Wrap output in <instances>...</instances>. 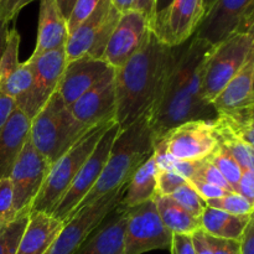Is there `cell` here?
I'll return each instance as SVG.
<instances>
[{"label": "cell", "instance_id": "17", "mask_svg": "<svg viewBox=\"0 0 254 254\" xmlns=\"http://www.w3.org/2000/svg\"><path fill=\"white\" fill-rule=\"evenodd\" d=\"M254 0H217L206 12L195 35L212 46L221 44L238 30Z\"/></svg>", "mask_w": 254, "mask_h": 254}, {"label": "cell", "instance_id": "28", "mask_svg": "<svg viewBox=\"0 0 254 254\" xmlns=\"http://www.w3.org/2000/svg\"><path fill=\"white\" fill-rule=\"evenodd\" d=\"M34 78V64L31 60L20 62L16 71L0 86V91L12 99H17L27 92Z\"/></svg>", "mask_w": 254, "mask_h": 254}, {"label": "cell", "instance_id": "49", "mask_svg": "<svg viewBox=\"0 0 254 254\" xmlns=\"http://www.w3.org/2000/svg\"><path fill=\"white\" fill-rule=\"evenodd\" d=\"M111 2L121 14H124V12L130 11V10L134 9L135 0H111Z\"/></svg>", "mask_w": 254, "mask_h": 254}, {"label": "cell", "instance_id": "32", "mask_svg": "<svg viewBox=\"0 0 254 254\" xmlns=\"http://www.w3.org/2000/svg\"><path fill=\"white\" fill-rule=\"evenodd\" d=\"M206 205L208 207L225 211V212L232 213V215H252L254 212L252 203L237 192H228L222 197L207 200Z\"/></svg>", "mask_w": 254, "mask_h": 254}, {"label": "cell", "instance_id": "31", "mask_svg": "<svg viewBox=\"0 0 254 254\" xmlns=\"http://www.w3.org/2000/svg\"><path fill=\"white\" fill-rule=\"evenodd\" d=\"M20 34L17 30L10 29L7 34L6 46L0 59V86L14 73L19 67Z\"/></svg>", "mask_w": 254, "mask_h": 254}, {"label": "cell", "instance_id": "20", "mask_svg": "<svg viewBox=\"0 0 254 254\" xmlns=\"http://www.w3.org/2000/svg\"><path fill=\"white\" fill-rule=\"evenodd\" d=\"M72 254H122L127 213L116 207Z\"/></svg>", "mask_w": 254, "mask_h": 254}, {"label": "cell", "instance_id": "43", "mask_svg": "<svg viewBox=\"0 0 254 254\" xmlns=\"http://www.w3.org/2000/svg\"><path fill=\"white\" fill-rule=\"evenodd\" d=\"M237 193H241L247 198L254 207V169L253 170H243L242 178L238 184Z\"/></svg>", "mask_w": 254, "mask_h": 254}, {"label": "cell", "instance_id": "21", "mask_svg": "<svg viewBox=\"0 0 254 254\" xmlns=\"http://www.w3.org/2000/svg\"><path fill=\"white\" fill-rule=\"evenodd\" d=\"M64 223L51 213L30 212L29 222L20 240L16 254H45L50 250Z\"/></svg>", "mask_w": 254, "mask_h": 254}, {"label": "cell", "instance_id": "22", "mask_svg": "<svg viewBox=\"0 0 254 254\" xmlns=\"http://www.w3.org/2000/svg\"><path fill=\"white\" fill-rule=\"evenodd\" d=\"M253 82L254 46L242 68L212 102V107L217 116L233 113L254 103Z\"/></svg>", "mask_w": 254, "mask_h": 254}, {"label": "cell", "instance_id": "51", "mask_svg": "<svg viewBox=\"0 0 254 254\" xmlns=\"http://www.w3.org/2000/svg\"><path fill=\"white\" fill-rule=\"evenodd\" d=\"M253 20H254V1L252 2V5L248 7L247 11H246L245 16H243V19H242V21H241L240 26H238L237 31H243V30H245L246 27H247L248 25L253 21Z\"/></svg>", "mask_w": 254, "mask_h": 254}, {"label": "cell", "instance_id": "39", "mask_svg": "<svg viewBox=\"0 0 254 254\" xmlns=\"http://www.w3.org/2000/svg\"><path fill=\"white\" fill-rule=\"evenodd\" d=\"M206 242L212 254H241V242L235 240H223L205 233Z\"/></svg>", "mask_w": 254, "mask_h": 254}, {"label": "cell", "instance_id": "26", "mask_svg": "<svg viewBox=\"0 0 254 254\" xmlns=\"http://www.w3.org/2000/svg\"><path fill=\"white\" fill-rule=\"evenodd\" d=\"M164 226L173 235H190L201 230V220L193 217L181 207L171 196L156 195L154 197Z\"/></svg>", "mask_w": 254, "mask_h": 254}, {"label": "cell", "instance_id": "34", "mask_svg": "<svg viewBox=\"0 0 254 254\" xmlns=\"http://www.w3.org/2000/svg\"><path fill=\"white\" fill-rule=\"evenodd\" d=\"M190 179H196V180L205 181V183L212 184V185L220 186V188L225 189V190L231 191V192H235L232 190V188L230 186V184L226 181V179L223 178L222 174L220 173L217 168L211 163L208 159H203L201 161H196L195 164V170H193L192 176ZM188 179V180H190Z\"/></svg>", "mask_w": 254, "mask_h": 254}, {"label": "cell", "instance_id": "33", "mask_svg": "<svg viewBox=\"0 0 254 254\" xmlns=\"http://www.w3.org/2000/svg\"><path fill=\"white\" fill-rule=\"evenodd\" d=\"M171 197H173L181 207L185 208L190 215H192L193 217L201 218L203 210H205L206 207V202L200 197V195L189 185V183L186 184V185L181 186L179 190H176L175 192L171 195Z\"/></svg>", "mask_w": 254, "mask_h": 254}, {"label": "cell", "instance_id": "16", "mask_svg": "<svg viewBox=\"0 0 254 254\" xmlns=\"http://www.w3.org/2000/svg\"><path fill=\"white\" fill-rule=\"evenodd\" d=\"M114 76L116 69H112L96 86L68 107L79 123L91 128L103 122L116 119L117 99Z\"/></svg>", "mask_w": 254, "mask_h": 254}, {"label": "cell", "instance_id": "52", "mask_svg": "<svg viewBox=\"0 0 254 254\" xmlns=\"http://www.w3.org/2000/svg\"><path fill=\"white\" fill-rule=\"evenodd\" d=\"M57 2H59L60 9H61L62 14H64V16L66 17V20H67L68 19L69 14H71L72 7H73L76 0H57Z\"/></svg>", "mask_w": 254, "mask_h": 254}, {"label": "cell", "instance_id": "47", "mask_svg": "<svg viewBox=\"0 0 254 254\" xmlns=\"http://www.w3.org/2000/svg\"><path fill=\"white\" fill-rule=\"evenodd\" d=\"M155 2L156 0H135L134 2V9L143 14L148 21L153 19L155 15Z\"/></svg>", "mask_w": 254, "mask_h": 254}, {"label": "cell", "instance_id": "10", "mask_svg": "<svg viewBox=\"0 0 254 254\" xmlns=\"http://www.w3.org/2000/svg\"><path fill=\"white\" fill-rule=\"evenodd\" d=\"M50 168V163L35 149L29 136L9 176L14 190L12 220L30 215Z\"/></svg>", "mask_w": 254, "mask_h": 254}, {"label": "cell", "instance_id": "4", "mask_svg": "<svg viewBox=\"0 0 254 254\" xmlns=\"http://www.w3.org/2000/svg\"><path fill=\"white\" fill-rule=\"evenodd\" d=\"M91 128L74 118L56 91L44 108L31 119L30 140L52 165Z\"/></svg>", "mask_w": 254, "mask_h": 254}, {"label": "cell", "instance_id": "45", "mask_svg": "<svg viewBox=\"0 0 254 254\" xmlns=\"http://www.w3.org/2000/svg\"><path fill=\"white\" fill-rule=\"evenodd\" d=\"M240 242L241 254H254V213Z\"/></svg>", "mask_w": 254, "mask_h": 254}, {"label": "cell", "instance_id": "14", "mask_svg": "<svg viewBox=\"0 0 254 254\" xmlns=\"http://www.w3.org/2000/svg\"><path fill=\"white\" fill-rule=\"evenodd\" d=\"M31 61L34 64V78L31 86L26 93L15 99L16 108L24 112L30 119L34 118L44 108L59 88L67 64L66 51L64 47H61L46 52Z\"/></svg>", "mask_w": 254, "mask_h": 254}, {"label": "cell", "instance_id": "38", "mask_svg": "<svg viewBox=\"0 0 254 254\" xmlns=\"http://www.w3.org/2000/svg\"><path fill=\"white\" fill-rule=\"evenodd\" d=\"M217 121H220L223 126L227 127L235 135H237L242 140L247 141L248 144H251L254 148V128H252V127L238 123V122L233 121V119H231L226 114H218Z\"/></svg>", "mask_w": 254, "mask_h": 254}, {"label": "cell", "instance_id": "23", "mask_svg": "<svg viewBox=\"0 0 254 254\" xmlns=\"http://www.w3.org/2000/svg\"><path fill=\"white\" fill-rule=\"evenodd\" d=\"M31 119L15 107L0 134V179L9 178L30 136Z\"/></svg>", "mask_w": 254, "mask_h": 254}, {"label": "cell", "instance_id": "50", "mask_svg": "<svg viewBox=\"0 0 254 254\" xmlns=\"http://www.w3.org/2000/svg\"><path fill=\"white\" fill-rule=\"evenodd\" d=\"M9 24L2 20H0V59H1V55L4 52L5 46H6V40H7V34H9Z\"/></svg>", "mask_w": 254, "mask_h": 254}, {"label": "cell", "instance_id": "35", "mask_svg": "<svg viewBox=\"0 0 254 254\" xmlns=\"http://www.w3.org/2000/svg\"><path fill=\"white\" fill-rule=\"evenodd\" d=\"M188 180L171 169H160L156 179V195L171 196L181 186L186 185Z\"/></svg>", "mask_w": 254, "mask_h": 254}, {"label": "cell", "instance_id": "13", "mask_svg": "<svg viewBox=\"0 0 254 254\" xmlns=\"http://www.w3.org/2000/svg\"><path fill=\"white\" fill-rule=\"evenodd\" d=\"M127 185L114 192L104 195L96 202L79 210L64 223V230L45 254H72L89 235L103 222L107 216L116 210L126 192Z\"/></svg>", "mask_w": 254, "mask_h": 254}, {"label": "cell", "instance_id": "54", "mask_svg": "<svg viewBox=\"0 0 254 254\" xmlns=\"http://www.w3.org/2000/svg\"><path fill=\"white\" fill-rule=\"evenodd\" d=\"M217 1V0H203V5H205V11L207 12L211 7L213 6V4ZM206 15V14H205Z\"/></svg>", "mask_w": 254, "mask_h": 254}, {"label": "cell", "instance_id": "29", "mask_svg": "<svg viewBox=\"0 0 254 254\" xmlns=\"http://www.w3.org/2000/svg\"><path fill=\"white\" fill-rule=\"evenodd\" d=\"M207 159L220 170V173L222 174L226 181L230 184L232 190L237 192L238 184H240L241 178H242L243 170L240 166V164L231 155L230 151L226 150L222 145L218 144L215 151Z\"/></svg>", "mask_w": 254, "mask_h": 254}, {"label": "cell", "instance_id": "15", "mask_svg": "<svg viewBox=\"0 0 254 254\" xmlns=\"http://www.w3.org/2000/svg\"><path fill=\"white\" fill-rule=\"evenodd\" d=\"M149 21L143 14L130 10L121 15L103 55V61L114 69L123 67L148 37Z\"/></svg>", "mask_w": 254, "mask_h": 254}, {"label": "cell", "instance_id": "46", "mask_svg": "<svg viewBox=\"0 0 254 254\" xmlns=\"http://www.w3.org/2000/svg\"><path fill=\"white\" fill-rule=\"evenodd\" d=\"M226 116H228L231 119L238 122V123L246 124V126H250L254 128V103L237 112L226 114Z\"/></svg>", "mask_w": 254, "mask_h": 254}, {"label": "cell", "instance_id": "53", "mask_svg": "<svg viewBox=\"0 0 254 254\" xmlns=\"http://www.w3.org/2000/svg\"><path fill=\"white\" fill-rule=\"evenodd\" d=\"M170 2H171V0H156V2H155V14L163 11L165 7L169 6V4H170Z\"/></svg>", "mask_w": 254, "mask_h": 254}, {"label": "cell", "instance_id": "30", "mask_svg": "<svg viewBox=\"0 0 254 254\" xmlns=\"http://www.w3.org/2000/svg\"><path fill=\"white\" fill-rule=\"evenodd\" d=\"M29 216L15 218L0 226V254H16Z\"/></svg>", "mask_w": 254, "mask_h": 254}, {"label": "cell", "instance_id": "44", "mask_svg": "<svg viewBox=\"0 0 254 254\" xmlns=\"http://www.w3.org/2000/svg\"><path fill=\"white\" fill-rule=\"evenodd\" d=\"M15 107H16V104H15L14 99L0 91V134H1L2 129H4L9 117L11 116Z\"/></svg>", "mask_w": 254, "mask_h": 254}, {"label": "cell", "instance_id": "55", "mask_svg": "<svg viewBox=\"0 0 254 254\" xmlns=\"http://www.w3.org/2000/svg\"><path fill=\"white\" fill-rule=\"evenodd\" d=\"M253 96H254V82H253Z\"/></svg>", "mask_w": 254, "mask_h": 254}, {"label": "cell", "instance_id": "24", "mask_svg": "<svg viewBox=\"0 0 254 254\" xmlns=\"http://www.w3.org/2000/svg\"><path fill=\"white\" fill-rule=\"evenodd\" d=\"M160 168L158 158L154 151L153 155L135 171L133 178L127 184L126 192L119 201L117 208L126 211L128 208L135 207L146 201L154 200L156 196V179Z\"/></svg>", "mask_w": 254, "mask_h": 254}, {"label": "cell", "instance_id": "36", "mask_svg": "<svg viewBox=\"0 0 254 254\" xmlns=\"http://www.w3.org/2000/svg\"><path fill=\"white\" fill-rule=\"evenodd\" d=\"M101 1L102 0H76L71 14L67 19L68 34H71L82 21H84L96 10Z\"/></svg>", "mask_w": 254, "mask_h": 254}, {"label": "cell", "instance_id": "19", "mask_svg": "<svg viewBox=\"0 0 254 254\" xmlns=\"http://www.w3.org/2000/svg\"><path fill=\"white\" fill-rule=\"evenodd\" d=\"M68 35L67 20L57 0H40L36 45L30 59L35 60L46 52L64 47Z\"/></svg>", "mask_w": 254, "mask_h": 254}, {"label": "cell", "instance_id": "5", "mask_svg": "<svg viewBox=\"0 0 254 254\" xmlns=\"http://www.w3.org/2000/svg\"><path fill=\"white\" fill-rule=\"evenodd\" d=\"M116 122V119H111L92 127L73 146H71L59 160L52 164L46 180L32 205L31 212L41 211L52 213L102 136Z\"/></svg>", "mask_w": 254, "mask_h": 254}, {"label": "cell", "instance_id": "41", "mask_svg": "<svg viewBox=\"0 0 254 254\" xmlns=\"http://www.w3.org/2000/svg\"><path fill=\"white\" fill-rule=\"evenodd\" d=\"M35 0H0V20L7 22L15 19L26 5Z\"/></svg>", "mask_w": 254, "mask_h": 254}, {"label": "cell", "instance_id": "11", "mask_svg": "<svg viewBox=\"0 0 254 254\" xmlns=\"http://www.w3.org/2000/svg\"><path fill=\"white\" fill-rule=\"evenodd\" d=\"M119 130H121V128L116 122L104 133V135L102 136L99 143L97 144L94 150L89 155V158L87 159L81 170L78 171L67 192L64 193V197L61 198V201L57 203L55 210L52 211V216L61 220L64 223H66L67 221L73 217L77 206L81 203V201L86 197L87 193L96 185L97 180L101 178L107 160H108L114 139L118 135Z\"/></svg>", "mask_w": 254, "mask_h": 254}, {"label": "cell", "instance_id": "48", "mask_svg": "<svg viewBox=\"0 0 254 254\" xmlns=\"http://www.w3.org/2000/svg\"><path fill=\"white\" fill-rule=\"evenodd\" d=\"M192 241L193 246H195L196 253L197 254H212L211 253L210 248H208L207 242H206L205 238V232L202 230L197 231L192 235Z\"/></svg>", "mask_w": 254, "mask_h": 254}, {"label": "cell", "instance_id": "42", "mask_svg": "<svg viewBox=\"0 0 254 254\" xmlns=\"http://www.w3.org/2000/svg\"><path fill=\"white\" fill-rule=\"evenodd\" d=\"M170 252L171 254H197L193 246L192 236L173 235Z\"/></svg>", "mask_w": 254, "mask_h": 254}, {"label": "cell", "instance_id": "18", "mask_svg": "<svg viewBox=\"0 0 254 254\" xmlns=\"http://www.w3.org/2000/svg\"><path fill=\"white\" fill-rule=\"evenodd\" d=\"M114 69L103 60L81 57L66 64L57 92L67 107H71L86 92L96 86L107 73Z\"/></svg>", "mask_w": 254, "mask_h": 254}, {"label": "cell", "instance_id": "8", "mask_svg": "<svg viewBox=\"0 0 254 254\" xmlns=\"http://www.w3.org/2000/svg\"><path fill=\"white\" fill-rule=\"evenodd\" d=\"M121 15L112 5L111 0H102L96 10L68 35L64 46L67 64L81 57L103 59L106 47Z\"/></svg>", "mask_w": 254, "mask_h": 254}, {"label": "cell", "instance_id": "7", "mask_svg": "<svg viewBox=\"0 0 254 254\" xmlns=\"http://www.w3.org/2000/svg\"><path fill=\"white\" fill-rule=\"evenodd\" d=\"M254 46V34L236 31L216 45L206 64L202 79V98L212 104L247 61Z\"/></svg>", "mask_w": 254, "mask_h": 254}, {"label": "cell", "instance_id": "12", "mask_svg": "<svg viewBox=\"0 0 254 254\" xmlns=\"http://www.w3.org/2000/svg\"><path fill=\"white\" fill-rule=\"evenodd\" d=\"M205 14L203 0H171L168 7L154 15L149 29L166 46H180L195 35Z\"/></svg>", "mask_w": 254, "mask_h": 254}, {"label": "cell", "instance_id": "40", "mask_svg": "<svg viewBox=\"0 0 254 254\" xmlns=\"http://www.w3.org/2000/svg\"><path fill=\"white\" fill-rule=\"evenodd\" d=\"M188 183L189 185L200 195V197L202 198L205 202L207 200H212V198L222 197V196L231 192V191L225 190V189L220 188V186L212 185V184L205 183V181L201 180H196V179H190V180H188Z\"/></svg>", "mask_w": 254, "mask_h": 254}, {"label": "cell", "instance_id": "25", "mask_svg": "<svg viewBox=\"0 0 254 254\" xmlns=\"http://www.w3.org/2000/svg\"><path fill=\"white\" fill-rule=\"evenodd\" d=\"M252 215H232L206 205L200 218L201 230L212 237L241 241Z\"/></svg>", "mask_w": 254, "mask_h": 254}, {"label": "cell", "instance_id": "37", "mask_svg": "<svg viewBox=\"0 0 254 254\" xmlns=\"http://www.w3.org/2000/svg\"><path fill=\"white\" fill-rule=\"evenodd\" d=\"M14 190L10 178L0 179V226L12 221Z\"/></svg>", "mask_w": 254, "mask_h": 254}, {"label": "cell", "instance_id": "3", "mask_svg": "<svg viewBox=\"0 0 254 254\" xmlns=\"http://www.w3.org/2000/svg\"><path fill=\"white\" fill-rule=\"evenodd\" d=\"M154 151L155 143L153 131L148 113H145L133 124L119 130L101 178L77 206L74 215L104 195L124 188L135 171L153 155Z\"/></svg>", "mask_w": 254, "mask_h": 254}, {"label": "cell", "instance_id": "1", "mask_svg": "<svg viewBox=\"0 0 254 254\" xmlns=\"http://www.w3.org/2000/svg\"><path fill=\"white\" fill-rule=\"evenodd\" d=\"M215 46L193 35L179 46L178 56L160 97L148 112L154 143L169 130L190 121H215L212 104L202 98V79L206 64Z\"/></svg>", "mask_w": 254, "mask_h": 254}, {"label": "cell", "instance_id": "2", "mask_svg": "<svg viewBox=\"0 0 254 254\" xmlns=\"http://www.w3.org/2000/svg\"><path fill=\"white\" fill-rule=\"evenodd\" d=\"M178 52L179 46H166L150 31L136 54L116 69V121L119 128H127L153 108Z\"/></svg>", "mask_w": 254, "mask_h": 254}, {"label": "cell", "instance_id": "27", "mask_svg": "<svg viewBox=\"0 0 254 254\" xmlns=\"http://www.w3.org/2000/svg\"><path fill=\"white\" fill-rule=\"evenodd\" d=\"M213 127L217 133L218 144L226 150L230 151L235 160L240 164L242 170H253L254 169V148L247 141L242 140L232 133L227 127L223 126L217 118L213 121Z\"/></svg>", "mask_w": 254, "mask_h": 254}, {"label": "cell", "instance_id": "6", "mask_svg": "<svg viewBox=\"0 0 254 254\" xmlns=\"http://www.w3.org/2000/svg\"><path fill=\"white\" fill-rule=\"evenodd\" d=\"M218 146L213 121H190L175 127L155 145L159 166L169 161H201Z\"/></svg>", "mask_w": 254, "mask_h": 254}, {"label": "cell", "instance_id": "9", "mask_svg": "<svg viewBox=\"0 0 254 254\" xmlns=\"http://www.w3.org/2000/svg\"><path fill=\"white\" fill-rule=\"evenodd\" d=\"M127 226L122 254L170 250L173 233L164 226L154 200L126 210Z\"/></svg>", "mask_w": 254, "mask_h": 254}]
</instances>
